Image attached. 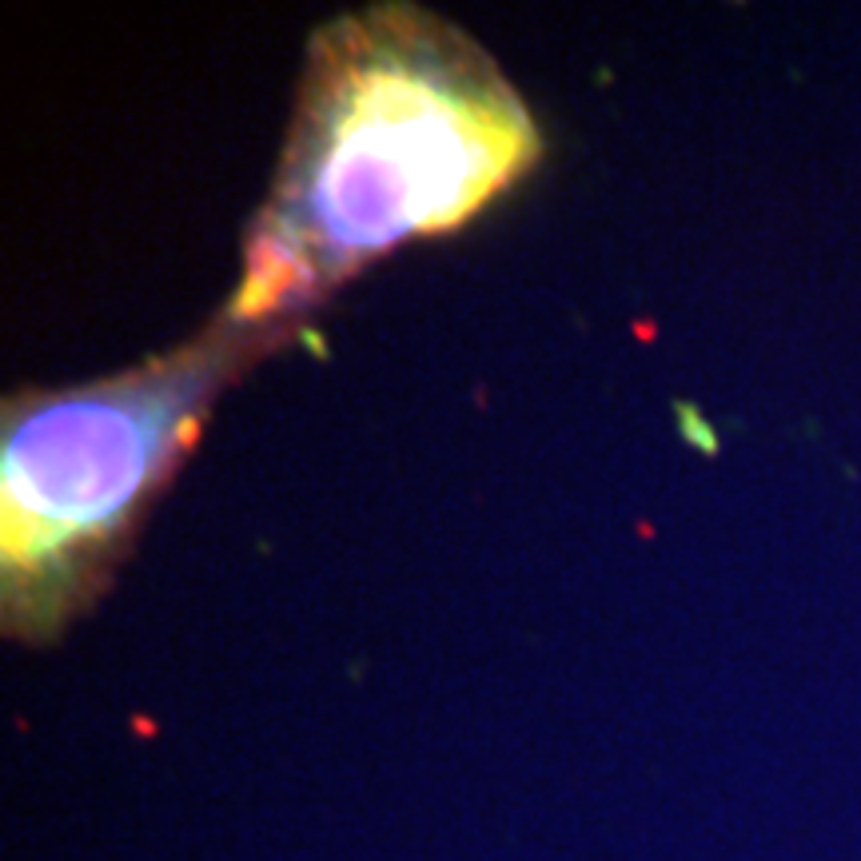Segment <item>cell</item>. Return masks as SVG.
<instances>
[{
    "label": "cell",
    "instance_id": "cell-1",
    "mask_svg": "<svg viewBox=\"0 0 861 861\" xmlns=\"http://www.w3.org/2000/svg\"><path fill=\"white\" fill-rule=\"evenodd\" d=\"M539 156L530 104L455 20L411 0L331 16L307 40L284 152L220 311L299 331L387 252L471 223Z\"/></svg>",
    "mask_w": 861,
    "mask_h": 861
},
{
    "label": "cell",
    "instance_id": "cell-2",
    "mask_svg": "<svg viewBox=\"0 0 861 861\" xmlns=\"http://www.w3.org/2000/svg\"><path fill=\"white\" fill-rule=\"evenodd\" d=\"M299 331L216 315L104 379L20 391L0 419V622L44 646L108 590L220 395Z\"/></svg>",
    "mask_w": 861,
    "mask_h": 861
}]
</instances>
